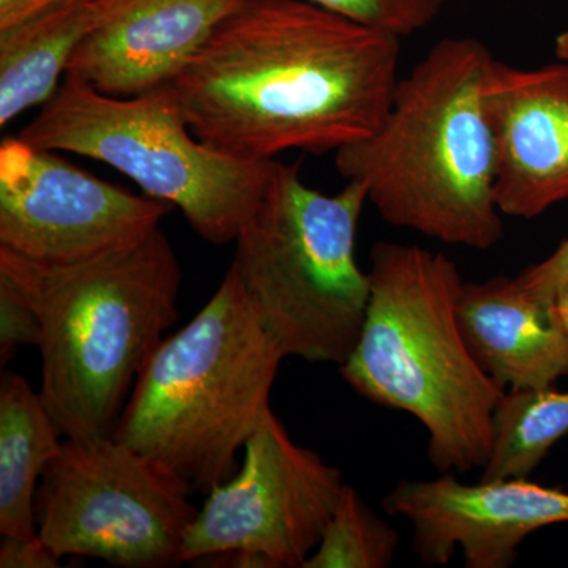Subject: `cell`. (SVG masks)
Returning a JSON list of instances; mask_svg holds the SVG:
<instances>
[{
    "instance_id": "cell-1",
    "label": "cell",
    "mask_w": 568,
    "mask_h": 568,
    "mask_svg": "<svg viewBox=\"0 0 568 568\" xmlns=\"http://www.w3.org/2000/svg\"><path fill=\"white\" fill-rule=\"evenodd\" d=\"M402 39L306 0H246L170 85L197 140L248 162L323 155L386 118Z\"/></svg>"
},
{
    "instance_id": "cell-2",
    "label": "cell",
    "mask_w": 568,
    "mask_h": 568,
    "mask_svg": "<svg viewBox=\"0 0 568 568\" xmlns=\"http://www.w3.org/2000/svg\"><path fill=\"white\" fill-rule=\"evenodd\" d=\"M181 276L160 227L77 264L0 248V283L39 316V392L65 439L115 435L142 366L178 321Z\"/></svg>"
},
{
    "instance_id": "cell-3",
    "label": "cell",
    "mask_w": 568,
    "mask_h": 568,
    "mask_svg": "<svg viewBox=\"0 0 568 568\" xmlns=\"http://www.w3.org/2000/svg\"><path fill=\"white\" fill-rule=\"evenodd\" d=\"M493 54L481 41H437L396 82L375 133L335 152L347 182L365 186L384 222L470 250L504 237L496 201L484 82Z\"/></svg>"
},
{
    "instance_id": "cell-4",
    "label": "cell",
    "mask_w": 568,
    "mask_h": 568,
    "mask_svg": "<svg viewBox=\"0 0 568 568\" xmlns=\"http://www.w3.org/2000/svg\"><path fill=\"white\" fill-rule=\"evenodd\" d=\"M368 275L364 328L338 366L343 379L369 402L416 418L440 474L481 469L506 390L477 364L463 335L458 265L422 246L377 242Z\"/></svg>"
},
{
    "instance_id": "cell-5",
    "label": "cell",
    "mask_w": 568,
    "mask_h": 568,
    "mask_svg": "<svg viewBox=\"0 0 568 568\" xmlns=\"http://www.w3.org/2000/svg\"><path fill=\"white\" fill-rule=\"evenodd\" d=\"M284 358L230 267L209 304L142 366L114 437L209 495L241 465Z\"/></svg>"
},
{
    "instance_id": "cell-6",
    "label": "cell",
    "mask_w": 568,
    "mask_h": 568,
    "mask_svg": "<svg viewBox=\"0 0 568 568\" xmlns=\"http://www.w3.org/2000/svg\"><path fill=\"white\" fill-rule=\"evenodd\" d=\"M364 185L310 189L301 170L275 162L248 223L235 239L234 268L265 327L286 357L343 365L357 345L369 301V275L355 261Z\"/></svg>"
},
{
    "instance_id": "cell-7",
    "label": "cell",
    "mask_w": 568,
    "mask_h": 568,
    "mask_svg": "<svg viewBox=\"0 0 568 568\" xmlns=\"http://www.w3.org/2000/svg\"><path fill=\"white\" fill-rule=\"evenodd\" d=\"M18 138L110 164L149 197L181 209L194 233L213 245L235 242L276 162L234 159L197 140L170 85L121 99L71 73Z\"/></svg>"
},
{
    "instance_id": "cell-8",
    "label": "cell",
    "mask_w": 568,
    "mask_h": 568,
    "mask_svg": "<svg viewBox=\"0 0 568 568\" xmlns=\"http://www.w3.org/2000/svg\"><path fill=\"white\" fill-rule=\"evenodd\" d=\"M193 489L112 437L63 439L36 495L37 536L59 556L123 568L179 566Z\"/></svg>"
},
{
    "instance_id": "cell-9",
    "label": "cell",
    "mask_w": 568,
    "mask_h": 568,
    "mask_svg": "<svg viewBox=\"0 0 568 568\" xmlns=\"http://www.w3.org/2000/svg\"><path fill=\"white\" fill-rule=\"evenodd\" d=\"M242 454L234 476L197 511L179 566L246 551L267 568H304L342 499V470L294 443L272 407Z\"/></svg>"
},
{
    "instance_id": "cell-10",
    "label": "cell",
    "mask_w": 568,
    "mask_h": 568,
    "mask_svg": "<svg viewBox=\"0 0 568 568\" xmlns=\"http://www.w3.org/2000/svg\"><path fill=\"white\" fill-rule=\"evenodd\" d=\"M20 138L0 145V248L44 264H77L129 248L170 204L84 173Z\"/></svg>"
},
{
    "instance_id": "cell-11",
    "label": "cell",
    "mask_w": 568,
    "mask_h": 568,
    "mask_svg": "<svg viewBox=\"0 0 568 568\" xmlns=\"http://www.w3.org/2000/svg\"><path fill=\"white\" fill-rule=\"evenodd\" d=\"M383 507L409 523L414 552L428 567L446 566L459 551L467 568H507L530 534L568 523V491L528 477L474 485L455 474L403 480Z\"/></svg>"
},
{
    "instance_id": "cell-12",
    "label": "cell",
    "mask_w": 568,
    "mask_h": 568,
    "mask_svg": "<svg viewBox=\"0 0 568 568\" xmlns=\"http://www.w3.org/2000/svg\"><path fill=\"white\" fill-rule=\"evenodd\" d=\"M484 110L491 129L496 201L532 220L568 200V65L489 63Z\"/></svg>"
},
{
    "instance_id": "cell-13",
    "label": "cell",
    "mask_w": 568,
    "mask_h": 568,
    "mask_svg": "<svg viewBox=\"0 0 568 568\" xmlns=\"http://www.w3.org/2000/svg\"><path fill=\"white\" fill-rule=\"evenodd\" d=\"M246 0H119L71 58L67 73L104 95H142L178 80Z\"/></svg>"
},
{
    "instance_id": "cell-14",
    "label": "cell",
    "mask_w": 568,
    "mask_h": 568,
    "mask_svg": "<svg viewBox=\"0 0 568 568\" xmlns=\"http://www.w3.org/2000/svg\"><path fill=\"white\" fill-rule=\"evenodd\" d=\"M458 320L485 373L506 390L552 387L568 376V334L517 278L463 284Z\"/></svg>"
},
{
    "instance_id": "cell-15",
    "label": "cell",
    "mask_w": 568,
    "mask_h": 568,
    "mask_svg": "<svg viewBox=\"0 0 568 568\" xmlns=\"http://www.w3.org/2000/svg\"><path fill=\"white\" fill-rule=\"evenodd\" d=\"M118 2L59 0L0 29V125L54 95L74 52Z\"/></svg>"
},
{
    "instance_id": "cell-16",
    "label": "cell",
    "mask_w": 568,
    "mask_h": 568,
    "mask_svg": "<svg viewBox=\"0 0 568 568\" xmlns=\"http://www.w3.org/2000/svg\"><path fill=\"white\" fill-rule=\"evenodd\" d=\"M61 429L26 377H0V536L37 537L36 495L61 452Z\"/></svg>"
},
{
    "instance_id": "cell-17",
    "label": "cell",
    "mask_w": 568,
    "mask_h": 568,
    "mask_svg": "<svg viewBox=\"0 0 568 568\" xmlns=\"http://www.w3.org/2000/svg\"><path fill=\"white\" fill-rule=\"evenodd\" d=\"M567 435L568 392L506 390L495 410L491 452L480 480L529 477Z\"/></svg>"
},
{
    "instance_id": "cell-18",
    "label": "cell",
    "mask_w": 568,
    "mask_h": 568,
    "mask_svg": "<svg viewBox=\"0 0 568 568\" xmlns=\"http://www.w3.org/2000/svg\"><path fill=\"white\" fill-rule=\"evenodd\" d=\"M398 547V532L345 485L323 540L304 568H387Z\"/></svg>"
},
{
    "instance_id": "cell-19",
    "label": "cell",
    "mask_w": 568,
    "mask_h": 568,
    "mask_svg": "<svg viewBox=\"0 0 568 568\" xmlns=\"http://www.w3.org/2000/svg\"><path fill=\"white\" fill-rule=\"evenodd\" d=\"M376 31L403 39L439 18L446 0H306Z\"/></svg>"
},
{
    "instance_id": "cell-20",
    "label": "cell",
    "mask_w": 568,
    "mask_h": 568,
    "mask_svg": "<svg viewBox=\"0 0 568 568\" xmlns=\"http://www.w3.org/2000/svg\"><path fill=\"white\" fill-rule=\"evenodd\" d=\"M41 325L36 312L0 283V364H9L17 347H39Z\"/></svg>"
},
{
    "instance_id": "cell-21",
    "label": "cell",
    "mask_w": 568,
    "mask_h": 568,
    "mask_svg": "<svg viewBox=\"0 0 568 568\" xmlns=\"http://www.w3.org/2000/svg\"><path fill=\"white\" fill-rule=\"evenodd\" d=\"M515 278L526 293L545 305H552V298L568 282V241L549 254L547 260L530 265Z\"/></svg>"
},
{
    "instance_id": "cell-22",
    "label": "cell",
    "mask_w": 568,
    "mask_h": 568,
    "mask_svg": "<svg viewBox=\"0 0 568 568\" xmlns=\"http://www.w3.org/2000/svg\"><path fill=\"white\" fill-rule=\"evenodd\" d=\"M61 558L39 536L21 538L2 536L0 568H55Z\"/></svg>"
},
{
    "instance_id": "cell-23",
    "label": "cell",
    "mask_w": 568,
    "mask_h": 568,
    "mask_svg": "<svg viewBox=\"0 0 568 568\" xmlns=\"http://www.w3.org/2000/svg\"><path fill=\"white\" fill-rule=\"evenodd\" d=\"M59 0H0V29L10 28Z\"/></svg>"
},
{
    "instance_id": "cell-24",
    "label": "cell",
    "mask_w": 568,
    "mask_h": 568,
    "mask_svg": "<svg viewBox=\"0 0 568 568\" xmlns=\"http://www.w3.org/2000/svg\"><path fill=\"white\" fill-rule=\"evenodd\" d=\"M551 312L560 327L568 334V282L560 287L558 294L552 298Z\"/></svg>"
},
{
    "instance_id": "cell-25",
    "label": "cell",
    "mask_w": 568,
    "mask_h": 568,
    "mask_svg": "<svg viewBox=\"0 0 568 568\" xmlns=\"http://www.w3.org/2000/svg\"><path fill=\"white\" fill-rule=\"evenodd\" d=\"M555 50L558 61L567 63L568 65V24L566 29L560 31L559 36L556 37Z\"/></svg>"
}]
</instances>
